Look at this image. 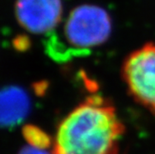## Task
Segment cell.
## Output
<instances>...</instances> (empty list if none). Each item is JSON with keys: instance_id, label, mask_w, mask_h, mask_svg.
Instances as JSON below:
<instances>
[{"instance_id": "6da1fadb", "label": "cell", "mask_w": 155, "mask_h": 154, "mask_svg": "<svg viewBox=\"0 0 155 154\" xmlns=\"http://www.w3.org/2000/svg\"><path fill=\"white\" fill-rule=\"evenodd\" d=\"M124 125L115 107L99 95L89 96L58 125L53 154H118Z\"/></svg>"}, {"instance_id": "7a4b0ae2", "label": "cell", "mask_w": 155, "mask_h": 154, "mask_svg": "<svg viewBox=\"0 0 155 154\" xmlns=\"http://www.w3.org/2000/svg\"><path fill=\"white\" fill-rule=\"evenodd\" d=\"M111 19L103 8L96 5L77 6L68 15L63 37L70 50L83 51L97 47L109 38Z\"/></svg>"}, {"instance_id": "3957f363", "label": "cell", "mask_w": 155, "mask_h": 154, "mask_svg": "<svg viewBox=\"0 0 155 154\" xmlns=\"http://www.w3.org/2000/svg\"><path fill=\"white\" fill-rule=\"evenodd\" d=\"M122 77L133 99L155 113V42L128 55L122 65Z\"/></svg>"}, {"instance_id": "277c9868", "label": "cell", "mask_w": 155, "mask_h": 154, "mask_svg": "<svg viewBox=\"0 0 155 154\" xmlns=\"http://www.w3.org/2000/svg\"><path fill=\"white\" fill-rule=\"evenodd\" d=\"M15 17L26 31L45 34L52 31L62 18L61 0H16Z\"/></svg>"}, {"instance_id": "5b68a950", "label": "cell", "mask_w": 155, "mask_h": 154, "mask_svg": "<svg viewBox=\"0 0 155 154\" xmlns=\"http://www.w3.org/2000/svg\"><path fill=\"white\" fill-rule=\"evenodd\" d=\"M30 110L28 94L20 87L0 89V128L20 123Z\"/></svg>"}, {"instance_id": "8992f818", "label": "cell", "mask_w": 155, "mask_h": 154, "mask_svg": "<svg viewBox=\"0 0 155 154\" xmlns=\"http://www.w3.org/2000/svg\"><path fill=\"white\" fill-rule=\"evenodd\" d=\"M23 136L25 137L28 145L38 148L47 149L53 144V141H51L49 136L43 130L33 125H26L23 128Z\"/></svg>"}, {"instance_id": "52a82bcc", "label": "cell", "mask_w": 155, "mask_h": 154, "mask_svg": "<svg viewBox=\"0 0 155 154\" xmlns=\"http://www.w3.org/2000/svg\"><path fill=\"white\" fill-rule=\"evenodd\" d=\"M18 154H50L47 149L43 148H38V147H34L31 145H27L20 150L18 152Z\"/></svg>"}]
</instances>
